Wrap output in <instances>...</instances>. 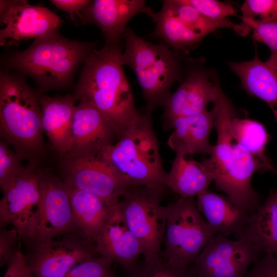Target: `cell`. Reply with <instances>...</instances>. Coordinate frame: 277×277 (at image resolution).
<instances>
[{
    "mask_svg": "<svg viewBox=\"0 0 277 277\" xmlns=\"http://www.w3.org/2000/svg\"><path fill=\"white\" fill-rule=\"evenodd\" d=\"M214 107L216 142L209 157L204 159L201 163L212 176L216 188L223 191L235 206L250 215L261 205L260 196L251 186L253 175L267 169L232 132L231 121L235 112L222 89Z\"/></svg>",
    "mask_w": 277,
    "mask_h": 277,
    "instance_id": "1",
    "label": "cell"
},
{
    "mask_svg": "<svg viewBox=\"0 0 277 277\" xmlns=\"http://www.w3.org/2000/svg\"><path fill=\"white\" fill-rule=\"evenodd\" d=\"M122 53L120 44L106 43L100 50L93 49L84 62L73 95L102 112L119 136L141 113L124 72Z\"/></svg>",
    "mask_w": 277,
    "mask_h": 277,
    "instance_id": "2",
    "label": "cell"
},
{
    "mask_svg": "<svg viewBox=\"0 0 277 277\" xmlns=\"http://www.w3.org/2000/svg\"><path fill=\"white\" fill-rule=\"evenodd\" d=\"M150 114L141 112L121 133L117 142L105 148L97 157L129 188L143 186L165 190L168 173L163 167Z\"/></svg>",
    "mask_w": 277,
    "mask_h": 277,
    "instance_id": "3",
    "label": "cell"
},
{
    "mask_svg": "<svg viewBox=\"0 0 277 277\" xmlns=\"http://www.w3.org/2000/svg\"><path fill=\"white\" fill-rule=\"evenodd\" d=\"M38 97L22 78L2 73L0 135L23 159L36 163L45 150Z\"/></svg>",
    "mask_w": 277,
    "mask_h": 277,
    "instance_id": "4",
    "label": "cell"
},
{
    "mask_svg": "<svg viewBox=\"0 0 277 277\" xmlns=\"http://www.w3.org/2000/svg\"><path fill=\"white\" fill-rule=\"evenodd\" d=\"M124 65L135 73L146 102V111L165 107L173 84L181 78L176 55L165 44H153L138 36L128 27L124 33Z\"/></svg>",
    "mask_w": 277,
    "mask_h": 277,
    "instance_id": "5",
    "label": "cell"
},
{
    "mask_svg": "<svg viewBox=\"0 0 277 277\" xmlns=\"http://www.w3.org/2000/svg\"><path fill=\"white\" fill-rule=\"evenodd\" d=\"M93 50L91 44L64 38L57 31L35 39L9 60L10 66L36 80L43 88L63 85Z\"/></svg>",
    "mask_w": 277,
    "mask_h": 277,
    "instance_id": "6",
    "label": "cell"
},
{
    "mask_svg": "<svg viewBox=\"0 0 277 277\" xmlns=\"http://www.w3.org/2000/svg\"><path fill=\"white\" fill-rule=\"evenodd\" d=\"M167 206L164 248L161 257L175 267L188 268L213 235L194 197H180Z\"/></svg>",
    "mask_w": 277,
    "mask_h": 277,
    "instance_id": "7",
    "label": "cell"
},
{
    "mask_svg": "<svg viewBox=\"0 0 277 277\" xmlns=\"http://www.w3.org/2000/svg\"><path fill=\"white\" fill-rule=\"evenodd\" d=\"M164 191L131 187L118 201L127 225L141 244L145 261L161 258L168 213L167 206L161 204Z\"/></svg>",
    "mask_w": 277,
    "mask_h": 277,
    "instance_id": "8",
    "label": "cell"
},
{
    "mask_svg": "<svg viewBox=\"0 0 277 277\" xmlns=\"http://www.w3.org/2000/svg\"><path fill=\"white\" fill-rule=\"evenodd\" d=\"M2 190L1 226L15 229L19 239L33 244L37 232L41 198L36 163L29 162L23 173Z\"/></svg>",
    "mask_w": 277,
    "mask_h": 277,
    "instance_id": "9",
    "label": "cell"
},
{
    "mask_svg": "<svg viewBox=\"0 0 277 277\" xmlns=\"http://www.w3.org/2000/svg\"><path fill=\"white\" fill-rule=\"evenodd\" d=\"M96 253L94 245L77 230L34 244L26 259L35 277H65Z\"/></svg>",
    "mask_w": 277,
    "mask_h": 277,
    "instance_id": "10",
    "label": "cell"
},
{
    "mask_svg": "<svg viewBox=\"0 0 277 277\" xmlns=\"http://www.w3.org/2000/svg\"><path fill=\"white\" fill-rule=\"evenodd\" d=\"M261 253L243 238L213 235L193 263L196 277H246Z\"/></svg>",
    "mask_w": 277,
    "mask_h": 277,
    "instance_id": "11",
    "label": "cell"
},
{
    "mask_svg": "<svg viewBox=\"0 0 277 277\" xmlns=\"http://www.w3.org/2000/svg\"><path fill=\"white\" fill-rule=\"evenodd\" d=\"M60 17L48 8L24 0L1 1L0 44L9 46L57 31Z\"/></svg>",
    "mask_w": 277,
    "mask_h": 277,
    "instance_id": "12",
    "label": "cell"
},
{
    "mask_svg": "<svg viewBox=\"0 0 277 277\" xmlns=\"http://www.w3.org/2000/svg\"><path fill=\"white\" fill-rule=\"evenodd\" d=\"M40 213L34 244L78 230L73 218L69 187L55 175L38 170Z\"/></svg>",
    "mask_w": 277,
    "mask_h": 277,
    "instance_id": "13",
    "label": "cell"
},
{
    "mask_svg": "<svg viewBox=\"0 0 277 277\" xmlns=\"http://www.w3.org/2000/svg\"><path fill=\"white\" fill-rule=\"evenodd\" d=\"M63 180L69 186L94 194L110 205L129 188L98 157L63 158Z\"/></svg>",
    "mask_w": 277,
    "mask_h": 277,
    "instance_id": "14",
    "label": "cell"
},
{
    "mask_svg": "<svg viewBox=\"0 0 277 277\" xmlns=\"http://www.w3.org/2000/svg\"><path fill=\"white\" fill-rule=\"evenodd\" d=\"M119 135L109 119L84 101H78L73 114L70 147L63 158L97 157Z\"/></svg>",
    "mask_w": 277,
    "mask_h": 277,
    "instance_id": "15",
    "label": "cell"
},
{
    "mask_svg": "<svg viewBox=\"0 0 277 277\" xmlns=\"http://www.w3.org/2000/svg\"><path fill=\"white\" fill-rule=\"evenodd\" d=\"M140 13L152 18L154 12L144 0H95L78 15L82 24L99 27L106 43L120 44L128 22Z\"/></svg>",
    "mask_w": 277,
    "mask_h": 277,
    "instance_id": "16",
    "label": "cell"
},
{
    "mask_svg": "<svg viewBox=\"0 0 277 277\" xmlns=\"http://www.w3.org/2000/svg\"><path fill=\"white\" fill-rule=\"evenodd\" d=\"M221 89L218 82L211 80L205 71H190L164 107V126L177 117L207 111V105L218 100Z\"/></svg>",
    "mask_w": 277,
    "mask_h": 277,
    "instance_id": "17",
    "label": "cell"
},
{
    "mask_svg": "<svg viewBox=\"0 0 277 277\" xmlns=\"http://www.w3.org/2000/svg\"><path fill=\"white\" fill-rule=\"evenodd\" d=\"M94 245L97 254L120 264L131 273L143 255L141 244L127 225L118 202L112 206Z\"/></svg>",
    "mask_w": 277,
    "mask_h": 277,
    "instance_id": "18",
    "label": "cell"
},
{
    "mask_svg": "<svg viewBox=\"0 0 277 277\" xmlns=\"http://www.w3.org/2000/svg\"><path fill=\"white\" fill-rule=\"evenodd\" d=\"M216 110L192 115L177 117L164 128L173 129L167 141L168 146L175 152L186 156L194 154L210 155L213 145L209 142V136L214 127Z\"/></svg>",
    "mask_w": 277,
    "mask_h": 277,
    "instance_id": "19",
    "label": "cell"
},
{
    "mask_svg": "<svg viewBox=\"0 0 277 277\" xmlns=\"http://www.w3.org/2000/svg\"><path fill=\"white\" fill-rule=\"evenodd\" d=\"M44 133L63 158L68 152L71 128L76 100L74 95L39 97Z\"/></svg>",
    "mask_w": 277,
    "mask_h": 277,
    "instance_id": "20",
    "label": "cell"
},
{
    "mask_svg": "<svg viewBox=\"0 0 277 277\" xmlns=\"http://www.w3.org/2000/svg\"><path fill=\"white\" fill-rule=\"evenodd\" d=\"M199 210L213 235L240 236L247 226L249 215L232 204L228 198L207 190L197 196Z\"/></svg>",
    "mask_w": 277,
    "mask_h": 277,
    "instance_id": "21",
    "label": "cell"
},
{
    "mask_svg": "<svg viewBox=\"0 0 277 277\" xmlns=\"http://www.w3.org/2000/svg\"><path fill=\"white\" fill-rule=\"evenodd\" d=\"M229 66L247 93L268 105L277 122V68L262 62L256 53L251 61L230 62Z\"/></svg>",
    "mask_w": 277,
    "mask_h": 277,
    "instance_id": "22",
    "label": "cell"
},
{
    "mask_svg": "<svg viewBox=\"0 0 277 277\" xmlns=\"http://www.w3.org/2000/svg\"><path fill=\"white\" fill-rule=\"evenodd\" d=\"M68 186L74 223L94 245L114 205L94 194Z\"/></svg>",
    "mask_w": 277,
    "mask_h": 277,
    "instance_id": "23",
    "label": "cell"
},
{
    "mask_svg": "<svg viewBox=\"0 0 277 277\" xmlns=\"http://www.w3.org/2000/svg\"><path fill=\"white\" fill-rule=\"evenodd\" d=\"M239 238L256 246L265 254L277 253V190H271L265 203L249 216Z\"/></svg>",
    "mask_w": 277,
    "mask_h": 277,
    "instance_id": "24",
    "label": "cell"
},
{
    "mask_svg": "<svg viewBox=\"0 0 277 277\" xmlns=\"http://www.w3.org/2000/svg\"><path fill=\"white\" fill-rule=\"evenodd\" d=\"M212 181L201 163L176 153L168 173L167 185L180 197H194L208 190Z\"/></svg>",
    "mask_w": 277,
    "mask_h": 277,
    "instance_id": "25",
    "label": "cell"
},
{
    "mask_svg": "<svg viewBox=\"0 0 277 277\" xmlns=\"http://www.w3.org/2000/svg\"><path fill=\"white\" fill-rule=\"evenodd\" d=\"M152 18L156 24L153 35L174 49L192 46L203 38L174 15L163 4L161 9L154 12Z\"/></svg>",
    "mask_w": 277,
    "mask_h": 277,
    "instance_id": "26",
    "label": "cell"
},
{
    "mask_svg": "<svg viewBox=\"0 0 277 277\" xmlns=\"http://www.w3.org/2000/svg\"><path fill=\"white\" fill-rule=\"evenodd\" d=\"M232 132L239 141L256 159L277 176V170L266 155V146L269 135L265 126L258 121L248 118L233 116L231 121Z\"/></svg>",
    "mask_w": 277,
    "mask_h": 277,
    "instance_id": "27",
    "label": "cell"
},
{
    "mask_svg": "<svg viewBox=\"0 0 277 277\" xmlns=\"http://www.w3.org/2000/svg\"><path fill=\"white\" fill-rule=\"evenodd\" d=\"M162 4L181 21L203 37L224 28L232 29L238 33L243 34V30L240 24H235L228 18L222 21L210 19L183 0L163 1Z\"/></svg>",
    "mask_w": 277,
    "mask_h": 277,
    "instance_id": "28",
    "label": "cell"
},
{
    "mask_svg": "<svg viewBox=\"0 0 277 277\" xmlns=\"http://www.w3.org/2000/svg\"><path fill=\"white\" fill-rule=\"evenodd\" d=\"M244 35L249 34L255 25L277 23V0H246L241 6Z\"/></svg>",
    "mask_w": 277,
    "mask_h": 277,
    "instance_id": "29",
    "label": "cell"
},
{
    "mask_svg": "<svg viewBox=\"0 0 277 277\" xmlns=\"http://www.w3.org/2000/svg\"><path fill=\"white\" fill-rule=\"evenodd\" d=\"M132 277H196L193 264L182 268L172 266L162 258L145 261L131 273Z\"/></svg>",
    "mask_w": 277,
    "mask_h": 277,
    "instance_id": "30",
    "label": "cell"
},
{
    "mask_svg": "<svg viewBox=\"0 0 277 277\" xmlns=\"http://www.w3.org/2000/svg\"><path fill=\"white\" fill-rule=\"evenodd\" d=\"M23 160L10 148L5 141H0V186L1 188L8 185L20 176L26 166L22 164Z\"/></svg>",
    "mask_w": 277,
    "mask_h": 277,
    "instance_id": "31",
    "label": "cell"
},
{
    "mask_svg": "<svg viewBox=\"0 0 277 277\" xmlns=\"http://www.w3.org/2000/svg\"><path fill=\"white\" fill-rule=\"evenodd\" d=\"M113 262L100 255L75 266L65 277H118L112 268Z\"/></svg>",
    "mask_w": 277,
    "mask_h": 277,
    "instance_id": "32",
    "label": "cell"
},
{
    "mask_svg": "<svg viewBox=\"0 0 277 277\" xmlns=\"http://www.w3.org/2000/svg\"><path fill=\"white\" fill-rule=\"evenodd\" d=\"M202 15L214 21H222L229 16H236L233 7L229 3L216 0H183Z\"/></svg>",
    "mask_w": 277,
    "mask_h": 277,
    "instance_id": "33",
    "label": "cell"
},
{
    "mask_svg": "<svg viewBox=\"0 0 277 277\" xmlns=\"http://www.w3.org/2000/svg\"><path fill=\"white\" fill-rule=\"evenodd\" d=\"M250 32L254 40L265 44L270 50V55L265 63L277 68V23L255 25Z\"/></svg>",
    "mask_w": 277,
    "mask_h": 277,
    "instance_id": "34",
    "label": "cell"
},
{
    "mask_svg": "<svg viewBox=\"0 0 277 277\" xmlns=\"http://www.w3.org/2000/svg\"><path fill=\"white\" fill-rule=\"evenodd\" d=\"M19 239L17 231L11 227L2 229L0 234L1 266L8 265L18 249L16 248L17 240Z\"/></svg>",
    "mask_w": 277,
    "mask_h": 277,
    "instance_id": "35",
    "label": "cell"
},
{
    "mask_svg": "<svg viewBox=\"0 0 277 277\" xmlns=\"http://www.w3.org/2000/svg\"><path fill=\"white\" fill-rule=\"evenodd\" d=\"M246 277H277V258L265 254L252 265Z\"/></svg>",
    "mask_w": 277,
    "mask_h": 277,
    "instance_id": "36",
    "label": "cell"
},
{
    "mask_svg": "<svg viewBox=\"0 0 277 277\" xmlns=\"http://www.w3.org/2000/svg\"><path fill=\"white\" fill-rule=\"evenodd\" d=\"M4 277H35L20 249L8 264Z\"/></svg>",
    "mask_w": 277,
    "mask_h": 277,
    "instance_id": "37",
    "label": "cell"
},
{
    "mask_svg": "<svg viewBox=\"0 0 277 277\" xmlns=\"http://www.w3.org/2000/svg\"><path fill=\"white\" fill-rule=\"evenodd\" d=\"M53 5L57 8L72 15L78 13L86 8L92 1L88 0H52Z\"/></svg>",
    "mask_w": 277,
    "mask_h": 277,
    "instance_id": "38",
    "label": "cell"
}]
</instances>
